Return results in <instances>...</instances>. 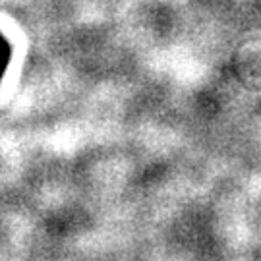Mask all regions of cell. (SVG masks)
<instances>
[{
  "label": "cell",
  "instance_id": "obj_1",
  "mask_svg": "<svg viewBox=\"0 0 261 261\" xmlns=\"http://www.w3.org/2000/svg\"><path fill=\"white\" fill-rule=\"evenodd\" d=\"M10 56H12L10 41L0 33V75H2V72H4V68L10 64Z\"/></svg>",
  "mask_w": 261,
  "mask_h": 261
}]
</instances>
